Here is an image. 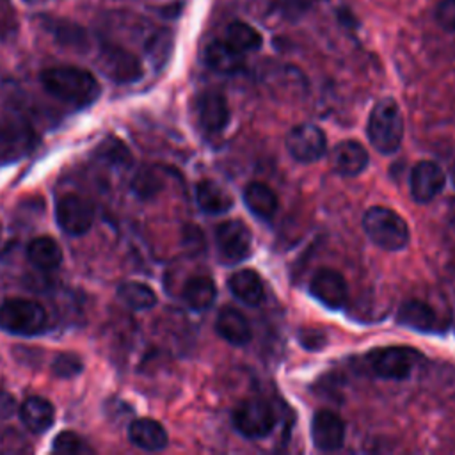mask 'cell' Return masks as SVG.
Masks as SVG:
<instances>
[{"label":"cell","instance_id":"obj_16","mask_svg":"<svg viewBox=\"0 0 455 455\" xmlns=\"http://www.w3.org/2000/svg\"><path fill=\"white\" fill-rule=\"evenodd\" d=\"M197 117L206 132H222L229 123V108L226 98L217 91L201 94L197 101Z\"/></svg>","mask_w":455,"mask_h":455},{"label":"cell","instance_id":"obj_31","mask_svg":"<svg viewBox=\"0 0 455 455\" xmlns=\"http://www.w3.org/2000/svg\"><path fill=\"white\" fill-rule=\"evenodd\" d=\"M98 155H100L101 160L108 162L110 165H116V167H119V165L126 167V165L132 164V155H130L128 148L117 139L105 140L101 144V148L98 149Z\"/></svg>","mask_w":455,"mask_h":455},{"label":"cell","instance_id":"obj_2","mask_svg":"<svg viewBox=\"0 0 455 455\" xmlns=\"http://www.w3.org/2000/svg\"><path fill=\"white\" fill-rule=\"evenodd\" d=\"M366 133L371 146L382 155H391L400 148L403 137V117L393 98H382L373 105Z\"/></svg>","mask_w":455,"mask_h":455},{"label":"cell","instance_id":"obj_6","mask_svg":"<svg viewBox=\"0 0 455 455\" xmlns=\"http://www.w3.org/2000/svg\"><path fill=\"white\" fill-rule=\"evenodd\" d=\"M98 68L116 84H133L142 76V64L139 57L114 43H103L100 46Z\"/></svg>","mask_w":455,"mask_h":455},{"label":"cell","instance_id":"obj_37","mask_svg":"<svg viewBox=\"0 0 455 455\" xmlns=\"http://www.w3.org/2000/svg\"><path fill=\"white\" fill-rule=\"evenodd\" d=\"M16 411V400L11 393L0 391V419H7Z\"/></svg>","mask_w":455,"mask_h":455},{"label":"cell","instance_id":"obj_17","mask_svg":"<svg viewBox=\"0 0 455 455\" xmlns=\"http://www.w3.org/2000/svg\"><path fill=\"white\" fill-rule=\"evenodd\" d=\"M332 167L341 176H357L368 167V151L357 140H341L332 149Z\"/></svg>","mask_w":455,"mask_h":455},{"label":"cell","instance_id":"obj_5","mask_svg":"<svg viewBox=\"0 0 455 455\" xmlns=\"http://www.w3.org/2000/svg\"><path fill=\"white\" fill-rule=\"evenodd\" d=\"M418 352L409 347H380L368 354L366 361L373 375L387 380H403L418 361Z\"/></svg>","mask_w":455,"mask_h":455},{"label":"cell","instance_id":"obj_33","mask_svg":"<svg viewBox=\"0 0 455 455\" xmlns=\"http://www.w3.org/2000/svg\"><path fill=\"white\" fill-rule=\"evenodd\" d=\"M52 370L60 379H71L84 370V363L75 354H59L52 363Z\"/></svg>","mask_w":455,"mask_h":455},{"label":"cell","instance_id":"obj_9","mask_svg":"<svg viewBox=\"0 0 455 455\" xmlns=\"http://www.w3.org/2000/svg\"><path fill=\"white\" fill-rule=\"evenodd\" d=\"M55 219L60 229L71 236L85 235L94 220L92 204L78 194H64L55 204Z\"/></svg>","mask_w":455,"mask_h":455},{"label":"cell","instance_id":"obj_12","mask_svg":"<svg viewBox=\"0 0 455 455\" xmlns=\"http://www.w3.org/2000/svg\"><path fill=\"white\" fill-rule=\"evenodd\" d=\"M446 185L444 171L430 160H421L411 169L409 188L416 203H430Z\"/></svg>","mask_w":455,"mask_h":455},{"label":"cell","instance_id":"obj_34","mask_svg":"<svg viewBox=\"0 0 455 455\" xmlns=\"http://www.w3.org/2000/svg\"><path fill=\"white\" fill-rule=\"evenodd\" d=\"M52 448H53V451H57V453L75 455V453L84 451V441L80 439L78 434L69 432V430H64V432H60V434L55 435Z\"/></svg>","mask_w":455,"mask_h":455},{"label":"cell","instance_id":"obj_35","mask_svg":"<svg viewBox=\"0 0 455 455\" xmlns=\"http://www.w3.org/2000/svg\"><path fill=\"white\" fill-rule=\"evenodd\" d=\"M16 30V11L11 0H0V37L12 36Z\"/></svg>","mask_w":455,"mask_h":455},{"label":"cell","instance_id":"obj_24","mask_svg":"<svg viewBox=\"0 0 455 455\" xmlns=\"http://www.w3.org/2000/svg\"><path fill=\"white\" fill-rule=\"evenodd\" d=\"M396 322L412 331H432L435 325V311L423 300H407L398 307Z\"/></svg>","mask_w":455,"mask_h":455},{"label":"cell","instance_id":"obj_14","mask_svg":"<svg viewBox=\"0 0 455 455\" xmlns=\"http://www.w3.org/2000/svg\"><path fill=\"white\" fill-rule=\"evenodd\" d=\"M311 439L322 451H334L343 446L345 421L339 414L322 409L316 411L311 419Z\"/></svg>","mask_w":455,"mask_h":455},{"label":"cell","instance_id":"obj_21","mask_svg":"<svg viewBox=\"0 0 455 455\" xmlns=\"http://www.w3.org/2000/svg\"><path fill=\"white\" fill-rule=\"evenodd\" d=\"M196 201L199 208L210 215L226 213L233 206V197L229 192L212 180H201L196 185Z\"/></svg>","mask_w":455,"mask_h":455},{"label":"cell","instance_id":"obj_26","mask_svg":"<svg viewBox=\"0 0 455 455\" xmlns=\"http://www.w3.org/2000/svg\"><path fill=\"white\" fill-rule=\"evenodd\" d=\"M217 297V288L213 279L208 275H194L187 281L183 288V299L194 311L208 309Z\"/></svg>","mask_w":455,"mask_h":455},{"label":"cell","instance_id":"obj_36","mask_svg":"<svg viewBox=\"0 0 455 455\" xmlns=\"http://www.w3.org/2000/svg\"><path fill=\"white\" fill-rule=\"evenodd\" d=\"M435 20L446 30H455V0H441L435 7Z\"/></svg>","mask_w":455,"mask_h":455},{"label":"cell","instance_id":"obj_20","mask_svg":"<svg viewBox=\"0 0 455 455\" xmlns=\"http://www.w3.org/2000/svg\"><path fill=\"white\" fill-rule=\"evenodd\" d=\"M20 418L30 432L43 434L53 425L55 411L46 398L28 396L20 407Z\"/></svg>","mask_w":455,"mask_h":455},{"label":"cell","instance_id":"obj_10","mask_svg":"<svg viewBox=\"0 0 455 455\" xmlns=\"http://www.w3.org/2000/svg\"><path fill=\"white\" fill-rule=\"evenodd\" d=\"M36 144V133L28 123L18 117L0 121V164L23 158Z\"/></svg>","mask_w":455,"mask_h":455},{"label":"cell","instance_id":"obj_15","mask_svg":"<svg viewBox=\"0 0 455 455\" xmlns=\"http://www.w3.org/2000/svg\"><path fill=\"white\" fill-rule=\"evenodd\" d=\"M217 334L229 345L242 347L251 341L252 331L247 318L233 306H224L215 320Z\"/></svg>","mask_w":455,"mask_h":455},{"label":"cell","instance_id":"obj_19","mask_svg":"<svg viewBox=\"0 0 455 455\" xmlns=\"http://www.w3.org/2000/svg\"><path fill=\"white\" fill-rule=\"evenodd\" d=\"M229 291L247 306H258L263 300L265 288L259 274L252 268H242L235 272L228 281Z\"/></svg>","mask_w":455,"mask_h":455},{"label":"cell","instance_id":"obj_4","mask_svg":"<svg viewBox=\"0 0 455 455\" xmlns=\"http://www.w3.org/2000/svg\"><path fill=\"white\" fill-rule=\"evenodd\" d=\"M44 307L30 299H7L0 304V329L18 336H36L46 329Z\"/></svg>","mask_w":455,"mask_h":455},{"label":"cell","instance_id":"obj_22","mask_svg":"<svg viewBox=\"0 0 455 455\" xmlns=\"http://www.w3.org/2000/svg\"><path fill=\"white\" fill-rule=\"evenodd\" d=\"M243 203L251 210V213L258 219L268 220L275 215L279 201L275 192L259 181H252L243 190Z\"/></svg>","mask_w":455,"mask_h":455},{"label":"cell","instance_id":"obj_38","mask_svg":"<svg viewBox=\"0 0 455 455\" xmlns=\"http://www.w3.org/2000/svg\"><path fill=\"white\" fill-rule=\"evenodd\" d=\"M27 2H41V0H27Z\"/></svg>","mask_w":455,"mask_h":455},{"label":"cell","instance_id":"obj_13","mask_svg":"<svg viewBox=\"0 0 455 455\" xmlns=\"http://www.w3.org/2000/svg\"><path fill=\"white\" fill-rule=\"evenodd\" d=\"M311 295L329 309H339L348 299V286L345 277L332 268L318 270L309 283Z\"/></svg>","mask_w":455,"mask_h":455},{"label":"cell","instance_id":"obj_23","mask_svg":"<svg viewBox=\"0 0 455 455\" xmlns=\"http://www.w3.org/2000/svg\"><path fill=\"white\" fill-rule=\"evenodd\" d=\"M204 59H206V64L217 73L231 75V73H238L243 68V53L233 48L226 39L210 43L206 46Z\"/></svg>","mask_w":455,"mask_h":455},{"label":"cell","instance_id":"obj_7","mask_svg":"<svg viewBox=\"0 0 455 455\" xmlns=\"http://www.w3.org/2000/svg\"><path fill=\"white\" fill-rule=\"evenodd\" d=\"M231 421L240 435L247 439H263L274 430L275 416L267 402L245 400L233 409Z\"/></svg>","mask_w":455,"mask_h":455},{"label":"cell","instance_id":"obj_3","mask_svg":"<svg viewBox=\"0 0 455 455\" xmlns=\"http://www.w3.org/2000/svg\"><path fill=\"white\" fill-rule=\"evenodd\" d=\"M363 228L368 238L384 251H400L409 242L407 222L386 206H371L363 215Z\"/></svg>","mask_w":455,"mask_h":455},{"label":"cell","instance_id":"obj_1","mask_svg":"<svg viewBox=\"0 0 455 455\" xmlns=\"http://www.w3.org/2000/svg\"><path fill=\"white\" fill-rule=\"evenodd\" d=\"M39 80L48 94L76 108L91 105L100 96V84L94 75L76 66L43 69Z\"/></svg>","mask_w":455,"mask_h":455},{"label":"cell","instance_id":"obj_29","mask_svg":"<svg viewBox=\"0 0 455 455\" xmlns=\"http://www.w3.org/2000/svg\"><path fill=\"white\" fill-rule=\"evenodd\" d=\"M226 41L238 52H254L261 46V34L243 21H233L226 28Z\"/></svg>","mask_w":455,"mask_h":455},{"label":"cell","instance_id":"obj_30","mask_svg":"<svg viewBox=\"0 0 455 455\" xmlns=\"http://www.w3.org/2000/svg\"><path fill=\"white\" fill-rule=\"evenodd\" d=\"M171 48H172V36L165 28H156L146 39V53L155 66L165 64V60L171 55Z\"/></svg>","mask_w":455,"mask_h":455},{"label":"cell","instance_id":"obj_8","mask_svg":"<svg viewBox=\"0 0 455 455\" xmlns=\"http://www.w3.org/2000/svg\"><path fill=\"white\" fill-rule=\"evenodd\" d=\"M286 149L297 162L311 164L325 155L327 137L316 124L302 123L288 132Z\"/></svg>","mask_w":455,"mask_h":455},{"label":"cell","instance_id":"obj_27","mask_svg":"<svg viewBox=\"0 0 455 455\" xmlns=\"http://www.w3.org/2000/svg\"><path fill=\"white\" fill-rule=\"evenodd\" d=\"M46 30L64 46H71V48H82L87 44V34L85 30L68 20H60V18H43Z\"/></svg>","mask_w":455,"mask_h":455},{"label":"cell","instance_id":"obj_32","mask_svg":"<svg viewBox=\"0 0 455 455\" xmlns=\"http://www.w3.org/2000/svg\"><path fill=\"white\" fill-rule=\"evenodd\" d=\"M133 192L142 197V199H149L153 197L156 192H160L162 188V181L158 178V174L153 169H142L137 172V176L132 181Z\"/></svg>","mask_w":455,"mask_h":455},{"label":"cell","instance_id":"obj_18","mask_svg":"<svg viewBox=\"0 0 455 455\" xmlns=\"http://www.w3.org/2000/svg\"><path fill=\"white\" fill-rule=\"evenodd\" d=\"M128 437L137 448L146 451H160L169 443L167 432L162 427V423L151 418L133 419L128 427Z\"/></svg>","mask_w":455,"mask_h":455},{"label":"cell","instance_id":"obj_25","mask_svg":"<svg viewBox=\"0 0 455 455\" xmlns=\"http://www.w3.org/2000/svg\"><path fill=\"white\" fill-rule=\"evenodd\" d=\"M28 261L39 270H53L62 261V249L52 236H37L27 247Z\"/></svg>","mask_w":455,"mask_h":455},{"label":"cell","instance_id":"obj_11","mask_svg":"<svg viewBox=\"0 0 455 455\" xmlns=\"http://www.w3.org/2000/svg\"><path fill=\"white\" fill-rule=\"evenodd\" d=\"M215 242L219 254L229 263H236L249 256L252 235L242 220L229 219L215 228Z\"/></svg>","mask_w":455,"mask_h":455},{"label":"cell","instance_id":"obj_28","mask_svg":"<svg viewBox=\"0 0 455 455\" xmlns=\"http://www.w3.org/2000/svg\"><path fill=\"white\" fill-rule=\"evenodd\" d=\"M117 295L128 307L137 311L151 309L156 304V293L153 291V288L140 281L123 283L117 290Z\"/></svg>","mask_w":455,"mask_h":455}]
</instances>
